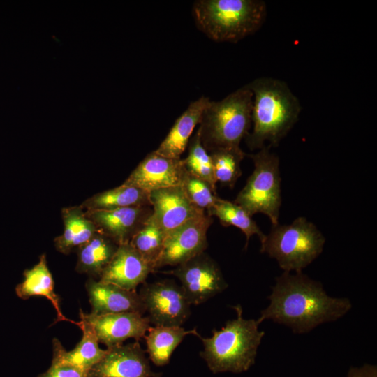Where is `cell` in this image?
Masks as SVG:
<instances>
[{"instance_id":"4fadbf2b","label":"cell","mask_w":377,"mask_h":377,"mask_svg":"<svg viewBox=\"0 0 377 377\" xmlns=\"http://www.w3.org/2000/svg\"><path fill=\"white\" fill-rule=\"evenodd\" d=\"M181 158H168L154 151L134 169L124 184L148 193L153 191L182 185L186 174Z\"/></svg>"},{"instance_id":"603a6c76","label":"cell","mask_w":377,"mask_h":377,"mask_svg":"<svg viewBox=\"0 0 377 377\" xmlns=\"http://www.w3.org/2000/svg\"><path fill=\"white\" fill-rule=\"evenodd\" d=\"M210 216H216L223 226H233L244 234L246 237L245 249L253 235H257L262 242L265 235L260 229L252 216L234 202L217 198L214 204L207 209Z\"/></svg>"},{"instance_id":"8992f818","label":"cell","mask_w":377,"mask_h":377,"mask_svg":"<svg viewBox=\"0 0 377 377\" xmlns=\"http://www.w3.org/2000/svg\"><path fill=\"white\" fill-rule=\"evenodd\" d=\"M260 243V252L274 258L283 272L300 273L323 252L325 237L314 223L299 216L290 224L272 226Z\"/></svg>"},{"instance_id":"52a82bcc","label":"cell","mask_w":377,"mask_h":377,"mask_svg":"<svg viewBox=\"0 0 377 377\" xmlns=\"http://www.w3.org/2000/svg\"><path fill=\"white\" fill-rule=\"evenodd\" d=\"M270 149L264 146L257 153L249 155L254 169L234 202L251 216L257 213L266 215L274 226L279 223L281 178L279 158Z\"/></svg>"},{"instance_id":"4316f807","label":"cell","mask_w":377,"mask_h":377,"mask_svg":"<svg viewBox=\"0 0 377 377\" xmlns=\"http://www.w3.org/2000/svg\"><path fill=\"white\" fill-rule=\"evenodd\" d=\"M188 156L182 159L186 172L207 183L216 193V180L214 177L212 158L202 145L198 128L191 135L187 145Z\"/></svg>"},{"instance_id":"83f0119b","label":"cell","mask_w":377,"mask_h":377,"mask_svg":"<svg viewBox=\"0 0 377 377\" xmlns=\"http://www.w3.org/2000/svg\"><path fill=\"white\" fill-rule=\"evenodd\" d=\"M209 154L216 182L232 188L242 175L240 164L246 154L241 148L216 149Z\"/></svg>"},{"instance_id":"4dcf8cb0","label":"cell","mask_w":377,"mask_h":377,"mask_svg":"<svg viewBox=\"0 0 377 377\" xmlns=\"http://www.w3.org/2000/svg\"><path fill=\"white\" fill-rule=\"evenodd\" d=\"M346 377H377V367L364 364L361 367H351Z\"/></svg>"},{"instance_id":"ffe728a7","label":"cell","mask_w":377,"mask_h":377,"mask_svg":"<svg viewBox=\"0 0 377 377\" xmlns=\"http://www.w3.org/2000/svg\"><path fill=\"white\" fill-rule=\"evenodd\" d=\"M17 295L22 300L34 296L45 297L49 300L57 313L54 323L67 320L60 308L59 296L54 292V283L47 265L45 256L40 257L38 263L24 272V280L15 288Z\"/></svg>"},{"instance_id":"e0dca14e","label":"cell","mask_w":377,"mask_h":377,"mask_svg":"<svg viewBox=\"0 0 377 377\" xmlns=\"http://www.w3.org/2000/svg\"><path fill=\"white\" fill-rule=\"evenodd\" d=\"M151 206L112 209H91L90 216L103 234L118 245L129 243L134 234L152 214Z\"/></svg>"},{"instance_id":"277c9868","label":"cell","mask_w":377,"mask_h":377,"mask_svg":"<svg viewBox=\"0 0 377 377\" xmlns=\"http://www.w3.org/2000/svg\"><path fill=\"white\" fill-rule=\"evenodd\" d=\"M193 15L197 27L210 39L236 43L262 27L267 6L261 0H198Z\"/></svg>"},{"instance_id":"ac0fdd59","label":"cell","mask_w":377,"mask_h":377,"mask_svg":"<svg viewBox=\"0 0 377 377\" xmlns=\"http://www.w3.org/2000/svg\"><path fill=\"white\" fill-rule=\"evenodd\" d=\"M211 100L201 96L191 102L186 110L176 119L165 139L154 151L168 158H181L187 147L195 127L200 124L202 113Z\"/></svg>"},{"instance_id":"5b68a950","label":"cell","mask_w":377,"mask_h":377,"mask_svg":"<svg viewBox=\"0 0 377 377\" xmlns=\"http://www.w3.org/2000/svg\"><path fill=\"white\" fill-rule=\"evenodd\" d=\"M253 94L247 84L219 101H210L204 110L198 130L207 152L238 149L251 127Z\"/></svg>"},{"instance_id":"30bf717a","label":"cell","mask_w":377,"mask_h":377,"mask_svg":"<svg viewBox=\"0 0 377 377\" xmlns=\"http://www.w3.org/2000/svg\"><path fill=\"white\" fill-rule=\"evenodd\" d=\"M213 219L205 212L168 232L165 238L155 270L164 266L176 267L205 251L207 233Z\"/></svg>"},{"instance_id":"f546056e","label":"cell","mask_w":377,"mask_h":377,"mask_svg":"<svg viewBox=\"0 0 377 377\" xmlns=\"http://www.w3.org/2000/svg\"><path fill=\"white\" fill-rule=\"evenodd\" d=\"M87 373L77 367L52 360L49 369L37 377H87Z\"/></svg>"},{"instance_id":"d4e9b609","label":"cell","mask_w":377,"mask_h":377,"mask_svg":"<svg viewBox=\"0 0 377 377\" xmlns=\"http://www.w3.org/2000/svg\"><path fill=\"white\" fill-rule=\"evenodd\" d=\"M151 206L149 193L135 186L122 184L94 195L88 201L91 209H112Z\"/></svg>"},{"instance_id":"2e32d148","label":"cell","mask_w":377,"mask_h":377,"mask_svg":"<svg viewBox=\"0 0 377 377\" xmlns=\"http://www.w3.org/2000/svg\"><path fill=\"white\" fill-rule=\"evenodd\" d=\"M154 272L151 266L129 244L118 246L110 262L101 273L99 280L124 289L135 290Z\"/></svg>"},{"instance_id":"7402d4cb","label":"cell","mask_w":377,"mask_h":377,"mask_svg":"<svg viewBox=\"0 0 377 377\" xmlns=\"http://www.w3.org/2000/svg\"><path fill=\"white\" fill-rule=\"evenodd\" d=\"M118 246L109 237L97 232L88 242L78 247L77 271L100 277Z\"/></svg>"},{"instance_id":"484cf974","label":"cell","mask_w":377,"mask_h":377,"mask_svg":"<svg viewBox=\"0 0 377 377\" xmlns=\"http://www.w3.org/2000/svg\"><path fill=\"white\" fill-rule=\"evenodd\" d=\"M166 234L151 214L134 234L129 244L155 270V265L163 249Z\"/></svg>"},{"instance_id":"cb8c5ba5","label":"cell","mask_w":377,"mask_h":377,"mask_svg":"<svg viewBox=\"0 0 377 377\" xmlns=\"http://www.w3.org/2000/svg\"><path fill=\"white\" fill-rule=\"evenodd\" d=\"M64 221V232L55 239L57 250L63 253H68L75 247H80L97 232L95 223L79 209L65 211Z\"/></svg>"},{"instance_id":"9a60e30c","label":"cell","mask_w":377,"mask_h":377,"mask_svg":"<svg viewBox=\"0 0 377 377\" xmlns=\"http://www.w3.org/2000/svg\"><path fill=\"white\" fill-rule=\"evenodd\" d=\"M86 290L91 306V313L96 315L137 313L144 315L145 308L139 293L115 284L96 281L86 283Z\"/></svg>"},{"instance_id":"ba28073f","label":"cell","mask_w":377,"mask_h":377,"mask_svg":"<svg viewBox=\"0 0 377 377\" xmlns=\"http://www.w3.org/2000/svg\"><path fill=\"white\" fill-rule=\"evenodd\" d=\"M138 293L154 326H182L191 314V304L174 280L145 282Z\"/></svg>"},{"instance_id":"f1b7e54d","label":"cell","mask_w":377,"mask_h":377,"mask_svg":"<svg viewBox=\"0 0 377 377\" xmlns=\"http://www.w3.org/2000/svg\"><path fill=\"white\" fill-rule=\"evenodd\" d=\"M189 200L198 208L208 209L218 198L205 182L186 172L182 185Z\"/></svg>"},{"instance_id":"44dd1931","label":"cell","mask_w":377,"mask_h":377,"mask_svg":"<svg viewBox=\"0 0 377 377\" xmlns=\"http://www.w3.org/2000/svg\"><path fill=\"white\" fill-rule=\"evenodd\" d=\"M188 334L200 337L195 329L186 330L181 326H150L144 338L151 361L157 366L167 364L175 349Z\"/></svg>"},{"instance_id":"5bb4252c","label":"cell","mask_w":377,"mask_h":377,"mask_svg":"<svg viewBox=\"0 0 377 377\" xmlns=\"http://www.w3.org/2000/svg\"><path fill=\"white\" fill-rule=\"evenodd\" d=\"M149 201L152 215L166 235L205 213L189 200L182 185L153 191Z\"/></svg>"},{"instance_id":"7c38bea8","label":"cell","mask_w":377,"mask_h":377,"mask_svg":"<svg viewBox=\"0 0 377 377\" xmlns=\"http://www.w3.org/2000/svg\"><path fill=\"white\" fill-rule=\"evenodd\" d=\"M80 317L91 325L98 342L107 348L122 344L130 338L138 341L151 326L147 316L137 313L96 315L80 310Z\"/></svg>"},{"instance_id":"8fae6325","label":"cell","mask_w":377,"mask_h":377,"mask_svg":"<svg viewBox=\"0 0 377 377\" xmlns=\"http://www.w3.org/2000/svg\"><path fill=\"white\" fill-rule=\"evenodd\" d=\"M87 377H161V374L151 369L145 351L135 341L107 348Z\"/></svg>"},{"instance_id":"3957f363","label":"cell","mask_w":377,"mask_h":377,"mask_svg":"<svg viewBox=\"0 0 377 377\" xmlns=\"http://www.w3.org/2000/svg\"><path fill=\"white\" fill-rule=\"evenodd\" d=\"M237 317L226 323L211 337H200L203 343L200 356L214 373L246 371L255 363L258 348L265 336L256 319H245L240 304L232 307Z\"/></svg>"},{"instance_id":"9c48e42d","label":"cell","mask_w":377,"mask_h":377,"mask_svg":"<svg viewBox=\"0 0 377 377\" xmlns=\"http://www.w3.org/2000/svg\"><path fill=\"white\" fill-rule=\"evenodd\" d=\"M166 273L179 279L191 305L202 304L228 286L217 263L205 251Z\"/></svg>"},{"instance_id":"6da1fadb","label":"cell","mask_w":377,"mask_h":377,"mask_svg":"<svg viewBox=\"0 0 377 377\" xmlns=\"http://www.w3.org/2000/svg\"><path fill=\"white\" fill-rule=\"evenodd\" d=\"M268 299L269 305L257 319L259 324L271 320L290 327L295 334H305L335 321L352 308L348 298L328 295L320 281L302 272H283L276 278Z\"/></svg>"},{"instance_id":"d6986e66","label":"cell","mask_w":377,"mask_h":377,"mask_svg":"<svg viewBox=\"0 0 377 377\" xmlns=\"http://www.w3.org/2000/svg\"><path fill=\"white\" fill-rule=\"evenodd\" d=\"M82 331V337L75 347L67 351L57 338L52 340L53 361L68 364L89 371L104 356L105 350L98 346L97 337L91 325L80 318L76 323Z\"/></svg>"},{"instance_id":"7a4b0ae2","label":"cell","mask_w":377,"mask_h":377,"mask_svg":"<svg viewBox=\"0 0 377 377\" xmlns=\"http://www.w3.org/2000/svg\"><path fill=\"white\" fill-rule=\"evenodd\" d=\"M253 94L251 132L245 138L251 150L277 147L298 120L302 108L288 84L273 77L247 84Z\"/></svg>"}]
</instances>
